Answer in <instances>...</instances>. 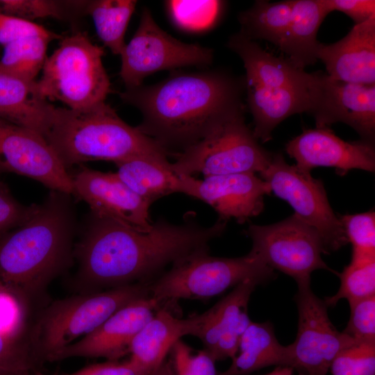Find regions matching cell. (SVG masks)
<instances>
[{
  "instance_id": "obj_1",
  "label": "cell",
  "mask_w": 375,
  "mask_h": 375,
  "mask_svg": "<svg viewBox=\"0 0 375 375\" xmlns=\"http://www.w3.org/2000/svg\"><path fill=\"white\" fill-rule=\"evenodd\" d=\"M226 222L210 226L189 217L175 224L160 219L148 231L127 226L111 219L90 214L73 256L78 263L77 278L83 286L113 288L148 283L168 265L197 250L224 231Z\"/></svg>"
},
{
  "instance_id": "obj_2",
  "label": "cell",
  "mask_w": 375,
  "mask_h": 375,
  "mask_svg": "<svg viewBox=\"0 0 375 375\" xmlns=\"http://www.w3.org/2000/svg\"><path fill=\"white\" fill-rule=\"evenodd\" d=\"M119 96L140 112L137 128L169 153L199 142L243 106L238 83L217 71L174 72L160 82L128 88Z\"/></svg>"
},
{
  "instance_id": "obj_3",
  "label": "cell",
  "mask_w": 375,
  "mask_h": 375,
  "mask_svg": "<svg viewBox=\"0 0 375 375\" xmlns=\"http://www.w3.org/2000/svg\"><path fill=\"white\" fill-rule=\"evenodd\" d=\"M71 195L50 190L24 223L0 238V279L27 303L73 258L76 216Z\"/></svg>"
},
{
  "instance_id": "obj_4",
  "label": "cell",
  "mask_w": 375,
  "mask_h": 375,
  "mask_svg": "<svg viewBox=\"0 0 375 375\" xmlns=\"http://www.w3.org/2000/svg\"><path fill=\"white\" fill-rule=\"evenodd\" d=\"M44 138L68 172L88 161L116 163L139 156L168 159L170 154L106 101L82 109L56 107Z\"/></svg>"
},
{
  "instance_id": "obj_5",
  "label": "cell",
  "mask_w": 375,
  "mask_h": 375,
  "mask_svg": "<svg viewBox=\"0 0 375 375\" xmlns=\"http://www.w3.org/2000/svg\"><path fill=\"white\" fill-rule=\"evenodd\" d=\"M228 47L239 56L246 70L253 133L258 140L268 142L281 122L292 115L307 112L308 73L240 33L230 37Z\"/></svg>"
},
{
  "instance_id": "obj_6",
  "label": "cell",
  "mask_w": 375,
  "mask_h": 375,
  "mask_svg": "<svg viewBox=\"0 0 375 375\" xmlns=\"http://www.w3.org/2000/svg\"><path fill=\"white\" fill-rule=\"evenodd\" d=\"M148 283H133L88 292L52 302L40 314L27 340L42 364L93 331L118 309L149 296Z\"/></svg>"
},
{
  "instance_id": "obj_7",
  "label": "cell",
  "mask_w": 375,
  "mask_h": 375,
  "mask_svg": "<svg viewBox=\"0 0 375 375\" xmlns=\"http://www.w3.org/2000/svg\"><path fill=\"white\" fill-rule=\"evenodd\" d=\"M275 276L274 270L252 251L238 258H219L210 256L208 247L177 260L147 285L149 296L162 303L207 299L248 278L264 283Z\"/></svg>"
},
{
  "instance_id": "obj_8",
  "label": "cell",
  "mask_w": 375,
  "mask_h": 375,
  "mask_svg": "<svg viewBox=\"0 0 375 375\" xmlns=\"http://www.w3.org/2000/svg\"><path fill=\"white\" fill-rule=\"evenodd\" d=\"M103 48L81 32L64 38L47 58L37 81L41 94L69 109H82L103 102L111 91L103 64Z\"/></svg>"
},
{
  "instance_id": "obj_9",
  "label": "cell",
  "mask_w": 375,
  "mask_h": 375,
  "mask_svg": "<svg viewBox=\"0 0 375 375\" xmlns=\"http://www.w3.org/2000/svg\"><path fill=\"white\" fill-rule=\"evenodd\" d=\"M272 153L263 149L246 124L242 106L221 121L203 139L176 154L171 162L178 176H205L262 172Z\"/></svg>"
},
{
  "instance_id": "obj_10",
  "label": "cell",
  "mask_w": 375,
  "mask_h": 375,
  "mask_svg": "<svg viewBox=\"0 0 375 375\" xmlns=\"http://www.w3.org/2000/svg\"><path fill=\"white\" fill-rule=\"evenodd\" d=\"M259 175L268 183L271 192L287 201L294 215L317 232L324 253L338 251L349 242L321 180L295 165H289L281 153L272 154L269 165Z\"/></svg>"
},
{
  "instance_id": "obj_11",
  "label": "cell",
  "mask_w": 375,
  "mask_h": 375,
  "mask_svg": "<svg viewBox=\"0 0 375 375\" xmlns=\"http://www.w3.org/2000/svg\"><path fill=\"white\" fill-rule=\"evenodd\" d=\"M119 56V76L128 89L142 85L146 77L159 71L209 65L213 51L172 37L158 26L149 9L144 8L135 33Z\"/></svg>"
},
{
  "instance_id": "obj_12",
  "label": "cell",
  "mask_w": 375,
  "mask_h": 375,
  "mask_svg": "<svg viewBox=\"0 0 375 375\" xmlns=\"http://www.w3.org/2000/svg\"><path fill=\"white\" fill-rule=\"evenodd\" d=\"M310 282L297 284L298 331L295 340L287 345L288 367L299 375H328L336 356L356 341L333 325L327 306L313 292Z\"/></svg>"
},
{
  "instance_id": "obj_13",
  "label": "cell",
  "mask_w": 375,
  "mask_h": 375,
  "mask_svg": "<svg viewBox=\"0 0 375 375\" xmlns=\"http://www.w3.org/2000/svg\"><path fill=\"white\" fill-rule=\"evenodd\" d=\"M246 233L252 241L251 251L297 284L311 281L317 269L331 270L322 258L324 253L318 234L294 214L269 225L251 224Z\"/></svg>"
},
{
  "instance_id": "obj_14",
  "label": "cell",
  "mask_w": 375,
  "mask_h": 375,
  "mask_svg": "<svg viewBox=\"0 0 375 375\" xmlns=\"http://www.w3.org/2000/svg\"><path fill=\"white\" fill-rule=\"evenodd\" d=\"M308 109L316 128H329L337 122L353 128L361 140L374 144L375 84L338 81L324 72L308 73Z\"/></svg>"
},
{
  "instance_id": "obj_15",
  "label": "cell",
  "mask_w": 375,
  "mask_h": 375,
  "mask_svg": "<svg viewBox=\"0 0 375 375\" xmlns=\"http://www.w3.org/2000/svg\"><path fill=\"white\" fill-rule=\"evenodd\" d=\"M0 170L35 180L50 190L72 194L69 173L46 139L1 118Z\"/></svg>"
},
{
  "instance_id": "obj_16",
  "label": "cell",
  "mask_w": 375,
  "mask_h": 375,
  "mask_svg": "<svg viewBox=\"0 0 375 375\" xmlns=\"http://www.w3.org/2000/svg\"><path fill=\"white\" fill-rule=\"evenodd\" d=\"M69 175L72 195L85 201L92 215L141 231L152 227L151 204L131 190L115 172H102L82 165Z\"/></svg>"
},
{
  "instance_id": "obj_17",
  "label": "cell",
  "mask_w": 375,
  "mask_h": 375,
  "mask_svg": "<svg viewBox=\"0 0 375 375\" xmlns=\"http://www.w3.org/2000/svg\"><path fill=\"white\" fill-rule=\"evenodd\" d=\"M181 193L210 206L219 219L243 224L264 209V198L271 193L267 182L255 173L205 176H180Z\"/></svg>"
},
{
  "instance_id": "obj_18",
  "label": "cell",
  "mask_w": 375,
  "mask_h": 375,
  "mask_svg": "<svg viewBox=\"0 0 375 375\" xmlns=\"http://www.w3.org/2000/svg\"><path fill=\"white\" fill-rule=\"evenodd\" d=\"M160 304L150 296L129 302L93 331L55 353L49 361L74 357L118 360L129 353L133 338L153 317Z\"/></svg>"
},
{
  "instance_id": "obj_19",
  "label": "cell",
  "mask_w": 375,
  "mask_h": 375,
  "mask_svg": "<svg viewBox=\"0 0 375 375\" xmlns=\"http://www.w3.org/2000/svg\"><path fill=\"white\" fill-rule=\"evenodd\" d=\"M285 151L295 165L306 172L317 167H334L340 175L354 169L375 170L373 143L344 141L329 128L304 130L287 143Z\"/></svg>"
},
{
  "instance_id": "obj_20",
  "label": "cell",
  "mask_w": 375,
  "mask_h": 375,
  "mask_svg": "<svg viewBox=\"0 0 375 375\" xmlns=\"http://www.w3.org/2000/svg\"><path fill=\"white\" fill-rule=\"evenodd\" d=\"M262 283L248 278L208 310L207 319L199 338L212 359H233L238 354L240 338L252 322L248 303L257 285Z\"/></svg>"
},
{
  "instance_id": "obj_21",
  "label": "cell",
  "mask_w": 375,
  "mask_h": 375,
  "mask_svg": "<svg viewBox=\"0 0 375 375\" xmlns=\"http://www.w3.org/2000/svg\"><path fill=\"white\" fill-rule=\"evenodd\" d=\"M317 60L333 79L363 85L375 84V15L355 24L339 41L319 43Z\"/></svg>"
},
{
  "instance_id": "obj_22",
  "label": "cell",
  "mask_w": 375,
  "mask_h": 375,
  "mask_svg": "<svg viewBox=\"0 0 375 375\" xmlns=\"http://www.w3.org/2000/svg\"><path fill=\"white\" fill-rule=\"evenodd\" d=\"M206 319V311L180 319L160 308L133 338L129 361L142 375L151 372L165 360L172 346L183 336L199 338Z\"/></svg>"
},
{
  "instance_id": "obj_23",
  "label": "cell",
  "mask_w": 375,
  "mask_h": 375,
  "mask_svg": "<svg viewBox=\"0 0 375 375\" xmlns=\"http://www.w3.org/2000/svg\"><path fill=\"white\" fill-rule=\"evenodd\" d=\"M56 106L40 93L37 81H27L0 70V118L44 138Z\"/></svg>"
},
{
  "instance_id": "obj_24",
  "label": "cell",
  "mask_w": 375,
  "mask_h": 375,
  "mask_svg": "<svg viewBox=\"0 0 375 375\" xmlns=\"http://www.w3.org/2000/svg\"><path fill=\"white\" fill-rule=\"evenodd\" d=\"M328 14L323 0H293L291 22L278 47L295 67L304 69L318 60L317 35Z\"/></svg>"
},
{
  "instance_id": "obj_25",
  "label": "cell",
  "mask_w": 375,
  "mask_h": 375,
  "mask_svg": "<svg viewBox=\"0 0 375 375\" xmlns=\"http://www.w3.org/2000/svg\"><path fill=\"white\" fill-rule=\"evenodd\" d=\"M117 176L136 194L151 205L172 193H181V176L167 158L135 156L115 163Z\"/></svg>"
},
{
  "instance_id": "obj_26",
  "label": "cell",
  "mask_w": 375,
  "mask_h": 375,
  "mask_svg": "<svg viewBox=\"0 0 375 375\" xmlns=\"http://www.w3.org/2000/svg\"><path fill=\"white\" fill-rule=\"evenodd\" d=\"M238 353L230 367L217 375H249L272 365L288 367L287 346L278 341L269 322H251L240 338Z\"/></svg>"
},
{
  "instance_id": "obj_27",
  "label": "cell",
  "mask_w": 375,
  "mask_h": 375,
  "mask_svg": "<svg viewBox=\"0 0 375 375\" xmlns=\"http://www.w3.org/2000/svg\"><path fill=\"white\" fill-rule=\"evenodd\" d=\"M292 11L293 0L256 1L239 14V33L251 40H265L278 47L290 24Z\"/></svg>"
},
{
  "instance_id": "obj_28",
  "label": "cell",
  "mask_w": 375,
  "mask_h": 375,
  "mask_svg": "<svg viewBox=\"0 0 375 375\" xmlns=\"http://www.w3.org/2000/svg\"><path fill=\"white\" fill-rule=\"evenodd\" d=\"M137 1L96 0L87 1L85 11L92 17L97 34L113 54L120 55L125 33Z\"/></svg>"
},
{
  "instance_id": "obj_29",
  "label": "cell",
  "mask_w": 375,
  "mask_h": 375,
  "mask_svg": "<svg viewBox=\"0 0 375 375\" xmlns=\"http://www.w3.org/2000/svg\"><path fill=\"white\" fill-rule=\"evenodd\" d=\"M59 38L49 35H30L18 39L4 47L0 70L27 81H35L47 59L49 43Z\"/></svg>"
},
{
  "instance_id": "obj_30",
  "label": "cell",
  "mask_w": 375,
  "mask_h": 375,
  "mask_svg": "<svg viewBox=\"0 0 375 375\" xmlns=\"http://www.w3.org/2000/svg\"><path fill=\"white\" fill-rule=\"evenodd\" d=\"M338 275V291L324 300L327 307L335 306L342 299L350 304L375 295V257L352 255L349 264Z\"/></svg>"
},
{
  "instance_id": "obj_31",
  "label": "cell",
  "mask_w": 375,
  "mask_h": 375,
  "mask_svg": "<svg viewBox=\"0 0 375 375\" xmlns=\"http://www.w3.org/2000/svg\"><path fill=\"white\" fill-rule=\"evenodd\" d=\"M165 5L172 22L188 32L209 29L216 23L223 8L220 1H167Z\"/></svg>"
},
{
  "instance_id": "obj_32",
  "label": "cell",
  "mask_w": 375,
  "mask_h": 375,
  "mask_svg": "<svg viewBox=\"0 0 375 375\" xmlns=\"http://www.w3.org/2000/svg\"><path fill=\"white\" fill-rule=\"evenodd\" d=\"M331 375H375V342H356L332 362Z\"/></svg>"
},
{
  "instance_id": "obj_33",
  "label": "cell",
  "mask_w": 375,
  "mask_h": 375,
  "mask_svg": "<svg viewBox=\"0 0 375 375\" xmlns=\"http://www.w3.org/2000/svg\"><path fill=\"white\" fill-rule=\"evenodd\" d=\"M352 255L375 257V213L368 212L340 217Z\"/></svg>"
},
{
  "instance_id": "obj_34",
  "label": "cell",
  "mask_w": 375,
  "mask_h": 375,
  "mask_svg": "<svg viewBox=\"0 0 375 375\" xmlns=\"http://www.w3.org/2000/svg\"><path fill=\"white\" fill-rule=\"evenodd\" d=\"M27 303L0 279V333L23 339Z\"/></svg>"
},
{
  "instance_id": "obj_35",
  "label": "cell",
  "mask_w": 375,
  "mask_h": 375,
  "mask_svg": "<svg viewBox=\"0 0 375 375\" xmlns=\"http://www.w3.org/2000/svg\"><path fill=\"white\" fill-rule=\"evenodd\" d=\"M171 364L175 375H217L215 362L205 349L194 351L178 340L170 351Z\"/></svg>"
},
{
  "instance_id": "obj_36",
  "label": "cell",
  "mask_w": 375,
  "mask_h": 375,
  "mask_svg": "<svg viewBox=\"0 0 375 375\" xmlns=\"http://www.w3.org/2000/svg\"><path fill=\"white\" fill-rule=\"evenodd\" d=\"M40 365L27 340L0 333V371L9 373L36 371Z\"/></svg>"
},
{
  "instance_id": "obj_37",
  "label": "cell",
  "mask_w": 375,
  "mask_h": 375,
  "mask_svg": "<svg viewBox=\"0 0 375 375\" xmlns=\"http://www.w3.org/2000/svg\"><path fill=\"white\" fill-rule=\"evenodd\" d=\"M64 3L52 0H0V14L31 22L39 18L62 19Z\"/></svg>"
},
{
  "instance_id": "obj_38",
  "label": "cell",
  "mask_w": 375,
  "mask_h": 375,
  "mask_svg": "<svg viewBox=\"0 0 375 375\" xmlns=\"http://www.w3.org/2000/svg\"><path fill=\"white\" fill-rule=\"evenodd\" d=\"M350 317L343 331L358 342H375V295L349 304Z\"/></svg>"
},
{
  "instance_id": "obj_39",
  "label": "cell",
  "mask_w": 375,
  "mask_h": 375,
  "mask_svg": "<svg viewBox=\"0 0 375 375\" xmlns=\"http://www.w3.org/2000/svg\"><path fill=\"white\" fill-rule=\"evenodd\" d=\"M36 205L20 203L0 180V238L24 223L35 211Z\"/></svg>"
},
{
  "instance_id": "obj_40",
  "label": "cell",
  "mask_w": 375,
  "mask_h": 375,
  "mask_svg": "<svg viewBox=\"0 0 375 375\" xmlns=\"http://www.w3.org/2000/svg\"><path fill=\"white\" fill-rule=\"evenodd\" d=\"M53 33L32 22L0 14V44L3 47L24 37Z\"/></svg>"
},
{
  "instance_id": "obj_41",
  "label": "cell",
  "mask_w": 375,
  "mask_h": 375,
  "mask_svg": "<svg viewBox=\"0 0 375 375\" xmlns=\"http://www.w3.org/2000/svg\"><path fill=\"white\" fill-rule=\"evenodd\" d=\"M328 10L340 11L349 16L355 24H361L375 15L374 0H323Z\"/></svg>"
},
{
  "instance_id": "obj_42",
  "label": "cell",
  "mask_w": 375,
  "mask_h": 375,
  "mask_svg": "<svg viewBox=\"0 0 375 375\" xmlns=\"http://www.w3.org/2000/svg\"><path fill=\"white\" fill-rule=\"evenodd\" d=\"M60 375H142L129 361L108 360L88 365L72 373Z\"/></svg>"
},
{
  "instance_id": "obj_43",
  "label": "cell",
  "mask_w": 375,
  "mask_h": 375,
  "mask_svg": "<svg viewBox=\"0 0 375 375\" xmlns=\"http://www.w3.org/2000/svg\"><path fill=\"white\" fill-rule=\"evenodd\" d=\"M145 375H175L170 360H165L158 368Z\"/></svg>"
},
{
  "instance_id": "obj_44",
  "label": "cell",
  "mask_w": 375,
  "mask_h": 375,
  "mask_svg": "<svg viewBox=\"0 0 375 375\" xmlns=\"http://www.w3.org/2000/svg\"><path fill=\"white\" fill-rule=\"evenodd\" d=\"M294 370L290 367L276 366L271 372L264 375H292Z\"/></svg>"
},
{
  "instance_id": "obj_45",
  "label": "cell",
  "mask_w": 375,
  "mask_h": 375,
  "mask_svg": "<svg viewBox=\"0 0 375 375\" xmlns=\"http://www.w3.org/2000/svg\"><path fill=\"white\" fill-rule=\"evenodd\" d=\"M12 375H44L38 371H23L13 373Z\"/></svg>"
},
{
  "instance_id": "obj_46",
  "label": "cell",
  "mask_w": 375,
  "mask_h": 375,
  "mask_svg": "<svg viewBox=\"0 0 375 375\" xmlns=\"http://www.w3.org/2000/svg\"><path fill=\"white\" fill-rule=\"evenodd\" d=\"M13 373H9L6 372L0 371V375H12Z\"/></svg>"
},
{
  "instance_id": "obj_47",
  "label": "cell",
  "mask_w": 375,
  "mask_h": 375,
  "mask_svg": "<svg viewBox=\"0 0 375 375\" xmlns=\"http://www.w3.org/2000/svg\"><path fill=\"white\" fill-rule=\"evenodd\" d=\"M1 173H2V172H1V171L0 170V174H1Z\"/></svg>"
}]
</instances>
